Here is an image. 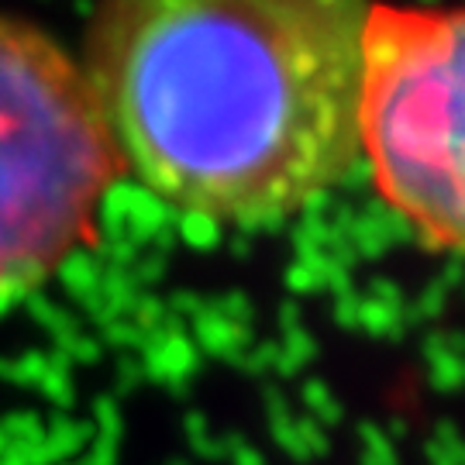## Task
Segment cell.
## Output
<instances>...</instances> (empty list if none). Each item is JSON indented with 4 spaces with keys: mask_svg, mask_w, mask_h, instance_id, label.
Listing matches in <instances>:
<instances>
[{
    "mask_svg": "<svg viewBox=\"0 0 465 465\" xmlns=\"http://www.w3.org/2000/svg\"><path fill=\"white\" fill-rule=\"evenodd\" d=\"M366 4L121 0L84 69L121 169L186 217L259 228L359 163Z\"/></svg>",
    "mask_w": 465,
    "mask_h": 465,
    "instance_id": "cell-1",
    "label": "cell"
},
{
    "mask_svg": "<svg viewBox=\"0 0 465 465\" xmlns=\"http://www.w3.org/2000/svg\"><path fill=\"white\" fill-rule=\"evenodd\" d=\"M359 159L424 245L465 259V7L366 11Z\"/></svg>",
    "mask_w": 465,
    "mask_h": 465,
    "instance_id": "cell-3",
    "label": "cell"
},
{
    "mask_svg": "<svg viewBox=\"0 0 465 465\" xmlns=\"http://www.w3.org/2000/svg\"><path fill=\"white\" fill-rule=\"evenodd\" d=\"M121 173L84 63L38 25L0 15V293L84 252Z\"/></svg>",
    "mask_w": 465,
    "mask_h": 465,
    "instance_id": "cell-2",
    "label": "cell"
}]
</instances>
